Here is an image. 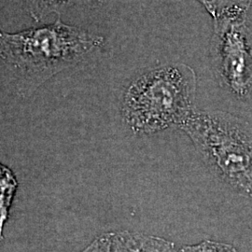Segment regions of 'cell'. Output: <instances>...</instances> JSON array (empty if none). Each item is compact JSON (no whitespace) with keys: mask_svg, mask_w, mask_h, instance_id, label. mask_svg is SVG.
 Here are the masks:
<instances>
[{"mask_svg":"<svg viewBox=\"0 0 252 252\" xmlns=\"http://www.w3.org/2000/svg\"><path fill=\"white\" fill-rule=\"evenodd\" d=\"M105 46L103 36L63 24H53L17 33L0 30V62L12 75L19 92L30 95L65 69L86 63Z\"/></svg>","mask_w":252,"mask_h":252,"instance_id":"cell-1","label":"cell"},{"mask_svg":"<svg viewBox=\"0 0 252 252\" xmlns=\"http://www.w3.org/2000/svg\"><path fill=\"white\" fill-rule=\"evenodd\" d=\"M197 79L185 63H165L135 77L121 104L122 117L135 134H155L184 124L194 108Z\"/></svg>","mask_w":252,"mask_h":252,"instance_id":"cell-2","label":"cell"},{"mask_svg":"<svg viewBox=\"0 0 252 252\" xmlns=\"http://www.w3.org/2000/svg\"><path fill=\"white\" fill-rule=\"evenodd\" d=\"M180 129L221 180L252 198V126L225 112L194 109Z\"/></svg>","mask_w":252,"mask_h":252,"instance_id":"cell-3","label":"cell"},{"mask_svg":"<svg viewBox=\"0 0 252 252\" xmlns=\"http://www.w3.org/2000/svg\"><path fill=\"white\" fill-rule=\"evenodd\" d=\"M209 56L220 85L237 98L252 92V29L247 11L229 9L213 17Z\"/></svg>","mask_w":252,"mask_h":252,"instance_id":"cell-4","label":"cell"},{"mask_svg":"<svg viewBox=\"0 0 252 252\" xmlns=\"http://www.w3.org/2000/svg\"><path fill=\"white\" fill-rule=\"evenodd\" d=\"M112 252H174L175 245L164 238L133 233L129 231L111 232Z\"/></svg>","mask_w":252,"mask_h":252,"instance_id":"cell-5","label":"cell"},{"mask_svg":"<svg viewBox=\"0 0 252 252\" xmlns=\"http://www.w3.org/2000/svg\"><path fill=\"white\" fill-rule=\"evenodd\" d=\"M19 183L13 171L0 162V238L3 239L4 228L9 220L10 208L16 195Z\"/></svg>","mask_w":252,"mask_h":252,"instance_id":"cell-6","label":"cell"},{"mask_svg":"<svg viewBox=\"0 0 252 252\" xmlns=\"http://www.w3.org/2000/svg\"><path fill=\"white\" fill-rule=\"evenodd\" d=\"M27 9L36 22L45 18L48 14L58 13L75 5L85 3L87 0H24Z\"/></svg>","mask_w":252,"mask_h":252,"instance_id":"cell-7","label":"cell"},{"mask_svg":"<svg viewBox=\"0 0 252 252\" xmlns=\"http://www.w3.org/2000/svg\"><path fill=\"white\" fill-rule=\"evenodd\" d=\"M204 7L213 17L217 13L229 9H241L248 12L252 9V0H204Z\"/></svg>","mask_w":252,"mask_h":252,"instance_id":"cell-8","label":"cell"},{"mask_svg":"<svg viewBox=\"0 0 252 252\" xmlns=\"http://www.w3.org/2000/svg\"><path fill=\"white\" fill-rule=\"evenodd\" d=\"M179 252H237V251L230 244L205 240L196 245L184 246Z\"/></svg>","mask_w":252,"mask_h":252,"instance_id":"cell-9","label":"cell"},{"mask_svg":"<svg viewBox=\"0 0 252 252\" xmlns=\"http://www.w3.org/2000/svg\"><path fill=\"white\" fill-rule=\"evenodd\" d=\"M81 252H112L110 233L96 237Z\"/></svg>","mask_w":252,"mask_h":252,"instance_id":"cell-10","label":"cell"},{"mask_svg":"<svg viewBox=\"0 0 252 252\" xmlns=\"http://www.w3.org/2000/svg\"><path fill=\"white\" fill-rule=\"evenodd\" d=\"M197 1H198V2H200V3H201V4L203 5V6H204V0H197Z\"/></svg>","mask_w":252,"mask_h":252,"instance_id":"cell-11","label":"cell"},{"mask_svg":"<svg viewBox=\"0 0 252 252\" xmlns=\"http://www.w3.org/2000/svg\"><path fill=\"white\" fill-rule=\"evenodd\" d=\"M1 241H2V239H1V238H0V243H1Z\"/></svg>","mask_w":252,"mask_h":252,"instance_id":"cell-12","label":"cell"},{"mask_svg":"<svg viewBox=\"0 0 252 252\" xmlns=\"http://www.w3.org/2000/svg\"><path fill=\"white\" fill-rule=\"evenodd\" d=\"M1 2H2V0H0V5H1Z\"/></svg>","mask_w":252,"mask_h":252,"instance_id":"cell-13","label":"cell"}]
</instances>
